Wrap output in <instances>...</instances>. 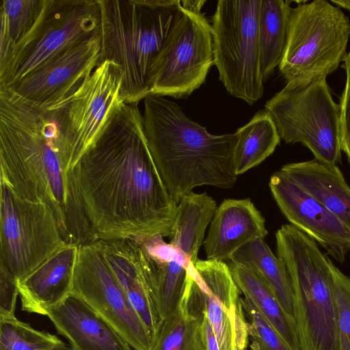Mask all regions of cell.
Masks as SVG:
<instances>
[{"mask_svg": "<svg viewBox=\"0 0 350 350\" xmlns=\"http://www.w3.org/2000/svg\"><path fill=\"white\" fill-rule=\"evenodd\" d=\"M94 242L171 237L178 204L150 154L138 103H124L68 171Z\"/></svg>", "mask_w": 350, "mask_h": 350, "instance_id": "obj_1", "label": "cell"}, {"mask_svg": "<svg viewBox=\"0 0 350 350\" xmlns=\"http://www.w3.org/2000/svg\"><path fill=\"white\" fill-rule=\"evenodd\" d=\"M69 154L56 111L0 89V183L18 196L45 203L68 243L81 225Z\"/></svg>", "mask_w": 350, "mask_h": 350, "instance_id": "obj_2", "label": "cell"}, {"mask_svg": "<svg viewBox=\"0 0 350 350\" xmlns=\"http://www.w3.org/2000/svg\"><path fill=\"white\" fill-rule=\"evenodd\" d=\"M142 120L157 169L177 204L198 186L234 187L235 133L213 135L177 103L152 94L144 98Z\"/></svg>", "mask_w": 350, "mask_h": 350, "instance_id": "obj_3", "label": "cell"}, {"mask_svg": "<svg viewBox=\"0 0 350 350\" xmlns=\"http://www.w3.org/2000/svg\"><path fill=\"white\" fill-rule=\"evenodd\" d=\"M100 62L123 72L122 96L138 103L150 94L152 65L181 11L180 0H97Z\"/></svg>", "mask_w": 350, "mask_h": 350, "instance_id": "obj_4", "label": "cell"}, {"mask_svg": "<svg viewBox=\"0 0 350 350\" xmlns=\"http://www.w3.org/2000/svg\"><path fill=\"white\" fill-rule=\"evenodd\" d=\"M276 252L291 278L299 350H340L331 260L291 224L275 232Z\"/></svg>", "mask_w": 350, "mask_h": 350, "instance_id": "obj_5", "label": "cell"}, {"mask_svg": "<svg viewBox=\"0 0 350 350\" xmlns=\"http://www.w3.org/2000/svg\"><path fill=\"white\" fill-rule=\"evenodd\" d=\"M291 8L286 42L278 66L286 84L306 85L336 71L347 54L350 21L326 0Z\"/></svg>", "mask_w": 350, "mask_h": 350, "instance_id": "obj_6", "label": "cell"}, {"mask_svg": "<svg viewBox=\"0 0 350 350\" xmlns=\"http://www.w3.org/2000/svg\"><path fill=\"white\" fill-rule=\"evenodd\" d=\"M262 0H219L211 20L214 65L228 93L253 105L264 92L258 20Z\"/></svg>", "mask_w": 350, "mask_h": 350, "instance_id": "obj_7", "label": "cell"}, {"mask_svg": "<svg viewBox=\"0 0 350 350\" xmlns=\"http://www.w3.org/2000/svg\"><path fill=\"white\" fill-rule=\"evenodd\" d=\"M286 144L299 143L314 159L329 165L341 161L340 107L326 77L306 85H286L265 105Z\"/></svg>", "mask_w": 350, "mask_h": 350, "instance_id": "obj_8", "label": "cell"}, {"mask_svg": "<svg viewBox=\"0 0 350 350\" xmlns=\"http://www.w3.org/2000/svg\"><path fill=\"white\" fill-rule=\"evenodd\" d=\"M213 65L211 23L201 11L182 5L179 16L152 65L150 94L187 98L204 83Z\"/></svg>", "mask_w": 350, "mask_h": 350, "instance_id": "obj_9", "label": "cell"}, {"mask_svg": "<svg viewBox=\"0 0 350 350\" xmlns=\"http://www.w3.org/2000/svg\"><path fill=\"white\" fill-rule=\"evenodd\" d=\"M0 185V262L20 280L67 243L49 205Z\"/></svg>", "mask_w": 350, "mask_h": 350, "instance_id": "obj_10", "label": "cell"}, {"mask_svg": "<svg viewBox=\"0 0 350 350\" xmlns=\"http://www.w3.org/2000/svg\"><path fill=\"white\" fill-rule=\"evenodd\" d=\"M122 82L120 66L105 60L66 98L44 105L56 111L68 150L70 170L95 143L113 113L125 103L122 96Z\"/></svg>", "mask_w": 350, "mask_h": 350, "instance_id": "obj_11", "label": "cell"}, {"mask_svg": "<svg viewBox=\"0 0 350 350\" xmlns=\"http://www.w3.org/2000/svg\"><path fill=\"white\" fill-rule=\"evenodd\" d=\"M97 0H48L37 27L0 75V89L8 88L55 55L98 31Z\"/></svg>", "mask_w": 350, "mask_h": 350, "instance_id": "obj_12", "label": "cell"}, {"mask_svg": "<svg viewBox=\"0 0 350 350\" xmlns=\"http://www.w3.org/2000/svg\"><path fill=\"white\" fill-rule=\"evenodd\" d=\"M73 295L111 325L134 350H151L154 338L105 261L96 243L79 245Z\"/></svg>", "mask_w": 350, "mask_h": 350, "instance_id": "obj_13", "label": "cell"}, {"mask_svg": "<svg viewBox=\"0 0 350 350\" xmlns=\"http://www.w3.org/2000/svg\"><path fill=\"white\" fill-rule=\"evenodd\" d=\"M198 284L219 350H248L249 324L241 292L223 261L198 260L187 267Z\"/></svg>", "mask_w": 350, "mask_h": 350, "instance_id": "obj_14", "label": "cell"}, {"mask_svg": "<svg viewBox=\"0 0 350 350\" xmlns=\"http://www.w3.org/2000/svg\"><path fill=\"white\" fill-rule=\"evenodd\" d=\"M269 186L290 224L312 239L336 262H344L350 251V230L280 170L272 174Z\"/></svg>", "mask_w": 350, "mask_h": 350, "instance_id": "obj_15", "label": "cell"}, {"mask_svg": "<svg viewBox=\"0 0 350 350\" xmlns=\"http://www.w3.org/2000/svg\"><path fill=\"white\" fill-rule=\"evenodd\" d=\"M98 31L53 57L12 87L20 96L42 106L72 94L100 63Z\"/></svg>", "mask_w": 350, "mask_h": 350, "instance_id": "obj_16", "label": "cell"}, {"mask_svg": "<svg viewBox=\"0 0 350 350\" xmlns=\"http://www.w3.org/2000/svg\"><path fill=\"white\" fill-rule=\"evenodd\" d=\"M95 242L154 342L162 321L157 306L156 273L152 261L133 238Z\"/></svg>", "mask_w": 350, "mask_h": 350, "instance_id": "obj_17", "label": "cell"}, {"mask_svg": "<svg viewBox=\"0 0 350 350\" xmlns=\"http://www.w3.org/2000/svg\"><path fill=\"white\" fill-rule=\"evenodd\" d=\"M79 245L66 243L25 278L17 280L21 309L46 316L71 294Z\"/></svg>", "mask_w": 350, "mask_h": 350, "instance_id": "obj_18", "label": "cell"}, {"mask_svg": "<svg viewBox=\"0 0 350 350\" xmlns=\"http://www.w3.org/2000/svg\"><path fill=\"white\" fill-rule=\"evenodd\" d=\"M265 220L250 199H226L217 206L204 248L208 260L223 261L247 243L267 235Z\"/></svg>", "mask_w": 350, "mask_h": 350, "instance_id": "obj_19", "label": "cell"}, {"mask_svg": "<svg viewBox=\"0 0 350 350\" xmlns=\"http://www.w3.org/2000/svg\"><path fill=\"white\" fill-rule=\"evenodd\" d=\"M70 350H134L122 336L92 308L70 295L48 315Z\"/></svg>", "mask_w": 350, "mask_h": 350, "instance_id": "obj_20", "label": "cell"}, {"mask_svg": "<svg viewBox=\"0 0 350 350\" xmlns=\"http://www.w3.org/2000/svg\"><path fill=\"white\" fill-rule=\"evenodd\" d=\"M279 170L350 230V186L337 165L312 159L287 163Z\"/></svg>", "mask_w": 350, "mask_h": 350, "instance_id": "obj_21", "label": "cell"}, {"mask_svg": "<svg viewBox=\"0 0 350 350\" xmlns=\"http://www.w3.org/2000/svg\"><path fill=\"white\" fill-rule=\"evenodd\" d=\"M134 239L154 265L157 306L163 321L176 311L186 287L187 267L192 262L160 234Z\"/></svg>", "mask_w": 350, "mask_h": 350, "instance_id": "obj_22", "label": "cell"}, {"mask_svg": "<svg viewBox=\"0 0 350 350\" xmlns=\"http://www.w3.org/2000/svg\"><path fill=\"white\" fill-rule=\"evenodd\" d=\"M205 307L200 289L187 272L176 311L162 321L151 350H207L203 332Z\"/></svg>", "mask_w": 350, "mask_h": 350, "instance_id": "obj_23", "label": "cell"}, {"mask_svg": "<svg viewBox=\"0 0 350 350\" xmlns=\"http://www.w3.org/2000/svg\"><path fill=\"white\" fill-rule=\"evenodd\" d=\"M229 267L244 298L254 306L292 350H299L295 323L284 312L265 281L243 265L230 262Z\"/></svg>", "mask_w": 350, "mask_h": 350, "instance_id": "obj_24", "label": "cell"}, {"mask_svg": "<svg viewBox=\"0 0 350 350\" xmlns=\"http://www.w3.org/2000/svg\"><path fill=\"white\" fill-rule=\"evenodd\" d=\"M217 208L216 202L206 192L191 191L178 204L170 243L193 264Z\"/></svg>", "mask_w": 350, "mask_h": 350, "instance_id": "obj_25", "label": "cell"}, {"mask_svg": "<svg viewBox=\"0 0 350 350\" xmlns=\"http://www.w3.org/2000/svg\"><path fill=\"white\" fill-rule=\"evenodd\" d=\"M48 0H1L0 75L40 21Z\"/></svg>", "mask_w": 350, "mask_h": 350, "instance_id": "obj_26", "label": "cell"}, {"mask_svg": "<svg viewBox=\"0 0 350 350\" xmlns=\"http://www.w3.org/2000/svg\"><path fill=\"white\" fill-rule=\"evenodd\" d=\"M228 260L243 265L260 275L284 312L294 320L291 278L284 262L273 253L264 239H259L247 243L235 252Z\"/></svg>", "mask_w": 350, "mask_h": 350, "instance_id": "obj_27", "label": "cell"}, {"mask_svg": "<svg viewBox=\"0 0 350 350\" xmlns=\"http://www.w3.org/2000/svg\"><path fill=\"white\" fill-rule=\"evenodd\" d=\"M235 133L237 139L233 165L237 176L260 164L273 154L280 142L275 123L265 109L256 113Z\"/></svg>", "mask_w": 350, "mask_h": 350, "instance_id": "obj_28", "label": "cell"}, {"mask_svg": "<svg viewBox=\"0 0 350 350\" xmlns=\"http://www.w3.org/2000/svg\"><path fill=\"white\" fill-rule=\"evenodd\" d=\"M291 1L262 0L258 20L260 67L264 83L279 66L284 54Z\"/></svg>", "mask_w": 350, "mask_h": 350, "instance_id": "obj_29", "label": "cell"}, {"mask_svg": "<svg viewBox=\"0 0 350 350\" xmlns=\"http://www.w3.org/2000/svg\"><path fill=\"white\" fill-rule=\"evenodd\" d=\"M55 334L40 331L18 319L0 318V350H66Z\"/></svg>", "mask_w": 350, "mask_h": 350, "instance_id": "obj_30", "label": "cell"}, {"mask_svg": "<svg viewBox=\"0 0 350 350\" xmlns=\"http://www.w3.org/2000/svg\"><path fill=\"white\" fill-rule=\"evenodd\" d=\"M330 271L340 350H350V277L332 260Z\"/></svg>", "mask_w": 350, "mask_h": 350, "instance_id": "obj_31", "label": "cell"}, {"mask_svg": "<svg viewBox=\"0 0 350 350\" xmlns=\"http://www.w3.org/2000/svg\"><path fill=\"white\" fill-rule=\"evenodd\" d=\"M242 304L249 324L251 349L292 350L248 300L243 298Z\"/></svg>", "mask_w": 350, "mask_h": 350, "instance_id": "obj_32", "label": "cell"}, {"mask_svg": "<svg viewBox=\"0 0 350 350\" xmlns=\"http://www.w3.org/2000/svg\"><path fill=\"white\" fill-rule=\"evenodd\" d=\"M342 62L341 67L346 72V82L339 103L340 141L341 150L350 163V51Z\"/></svg>", "mask_w": 350, "mask_h": 350, "instance_id": "obj_33", "label": "cell"}, {"mask_svg": "<svg viewBox=\"0 0 350 350\" xmlns=\"http://www.w3.org/2000/svg\"><path fill=\"white\" fill-rule=\"evenodd\" d=\"M19 296L17 279L0 262V318L15 317L16 299Z\"/></svg>", "mask_w": 350, "mask_h": 350, "instance_id": "obj_34", "label": "cell"}, {"mask_svg": "<svg viewBox=\"0 0 350 350\" xmlns=\"http://www.w3.org/2000/svg\"><path fill=\"white\" fill-rule=\"evenodd\" d=\"M203 332L207 350H219L216 337L212 327L206 318V313L203 321Z\"/></svg>", "mask_w": 350, "mask_h": 350, "instance_id": "obj_35", "label": "cell"}, {"mask_svg": "<svg viewBox=\"0 0 350 350\" xmlns=\"http://www.w3.org/2000/svg\"><path fill=\"white\" fill-rule=\"evenodd\" d=\"M331 2L340 8H342L350 11V0H332Z\"/></svg>", "mask_w": 350, "mask_h": 350, "instance_id": "obj_36", "label": "cell"}, {"mask_svg": "<svg viewBox=\"0 0 350 350\" xmlns=\"http://www.w3.org/2000/svg\"><path fill=\"white\" fill-rule=\"evenodd\" d=\"M66 350H70V348H68Z\"/></svg>", "mask_w": 350, "mask_h": 350, "instance_id": "obj_37", "label": "cell"}]
</instances>
